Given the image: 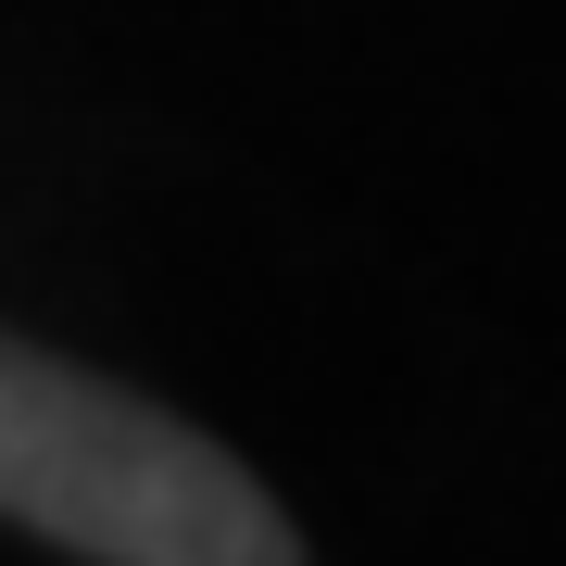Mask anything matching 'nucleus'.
Returning a JSON list of instances; mask_svg holds the SVG:
<instances>
[{
    "label": "nucleus",
    "mask_w": 566,
    "mask_h": 566,
    "mask_svg": "<svg viewBox=\"0 0 566 566\" xmlns=\"http://www.w3.org/2000/svg\"><path fill=\"white\" fill-rule=\"evenodd\" d=\"M0 516L76 566H303V528L151 390L0 327Z\"/></svg>",
    "instance_id": "nucleus-1"
}]
</instances>
